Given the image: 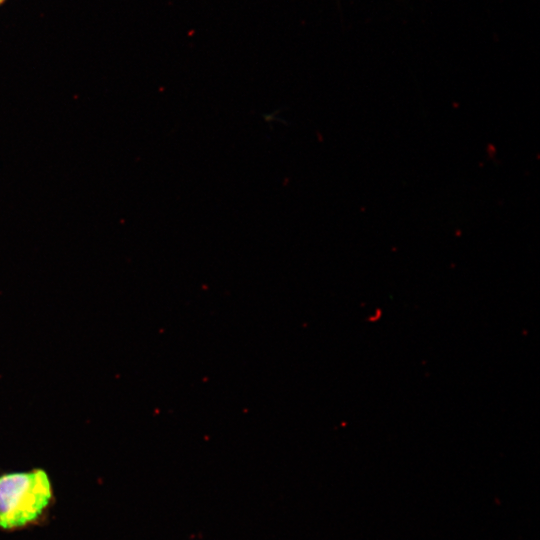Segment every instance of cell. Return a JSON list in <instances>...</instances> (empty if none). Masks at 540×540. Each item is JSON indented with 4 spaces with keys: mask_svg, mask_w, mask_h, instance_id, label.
<instances>
[{
    "mask_svg": "<svg viewBox=\"0 0 540 540\" xmlns=\"http://www.w3.org/2000/svg\"><path fill=\"white\" fill-rule=\"evenodd\" d=\"M6 0H0V5L3 4Z\"/></svg>",
    "mask_w": 540,
    "mask_h": 540,
    "instance_id": "7a4b0ae2",
    "label": "cell"
},
{
    "mask_svg": "<svg viewBox=\"0 0 540 540\" xmlns=\"http://www.w3.org/2000/svg\"><path fill=\"white\" fill-rule=\"evenodd\" d=\"M56 502L53 480L45 468L0 471V532L48 525Z\"/></svg>",
    "mask_w": 540,
    "mask_h": 540,
    "instance_id": "6da1fadb",
    "label": "cell"
}]
</instances>
